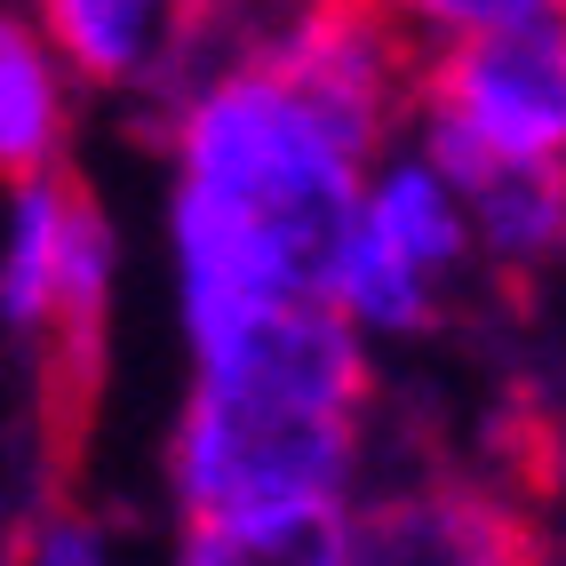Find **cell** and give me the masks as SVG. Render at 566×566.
<instances>
[{
  "label": "cell",
  "instance_id": "cell-1",
  "mask_svg": "<svg viewBox=\"0 0 566 566\" xmlns=\"http://www.w3.org/2000/svg\"><path fill=\"white\" fill-rule=\"evenodd\" d=\"M367 153L272 56L200 88L184 120V304L200 352L272 304H335Z\"/></svg>",
  "mask_w": 566,
  "mask_h": 566
},
{
  "label": "cell",
  "instance_id": "cell-2",
  "mask_svg": "<svg viewBox=\"0 0 566 566\" xmlns=\"http://www.w3.org/2000/svg\"><path fill=\"white\" fill-rule=\"evenodd\" d=\"M352 415L248 375H200V399L176 439V486L192 518H240L280 503H335L352 471Z\"/></svg>",
  "mask_w": 566,
  "mask_h": 566
},
{
  "label": "cell",
  "instance_id": "cell-3",
  "mask_svg": "<svg viewBox=\"0 0 566 566\" xmlns=\"http://www.w3.org/2000/svg\"><path fill=\"white\" fill-rule=\"evenodd\" d=\"M423 128L486 160H558L566 153V0L486 32H455L423 64Z\"/></svg>",
  "mask_w": 566,
  "mask_h": 566
},
{
  "label": "cell",
  "instance_id": "cell-4",
  "mask_svg": "<svg viewBox=\"0 0 566 566\" xmlns=\"http://www.w3.org/2000/svg\"><path fill=\"white\" fill-rule=\"evenodd\" d=\"M104 287H112L104 216L88 200V184L64 176L56 280H49L41 319H32V335H41V439H49L56 479L81 463V447H88V415H96V384H104Z\"/></svg>",
  "mask_w": 566,
  "mask_h": 566
},
{
  "label": "cell",
  "instance_id": "cell-5",
  "mask_svg": "<svg viewBox=\"0 0 566 566\" xmlns=\"http://www.w3.org/2000/svg\"><path fill=\"white\" fill-rule=\"evenodd\" d=\"M344 566H543V518L511 486L415 479L344 526Z\"/></svg>",
  "mask_w": 566,
  "mask_h": 566
},
{
  "label": "cell",
  "instance_id": "cell-6",
  "mask_svg": "<svg viewBox=\"0 0 566 566\" xmlns=\"http://www.w3.org/2000/svg\"><path fill=\"white\" fill-rule=\"evenodd\" d=\"M216 0H41L56 49L88 81H168Z\"/></svg>",
  "mask_w": 566,
  "mask_h": 566
},
{
  "label": "cell",
  "instance_id": "cell-7",
  "mask_svg": "<svg viewBox=\"0 0 566 566\" xmlns=\"http://www.w3.org/2000/svg\"><path fill=\"white\" fill-rule=\"evenodd\" d=\"M64 136V88L24 17H0V184H32L56 160Z\"/></svg>",
  "mask_w": 566,
  "mask_h": 566
},
{
  "label": "cell",
  "instance_id": "cell-8",
  "mask_svg": "<svg viewBox=\"0 0 566 566\" xmlns=\"http://www.w3.org/2000/svg\"><path fill=\"white\" fill-rule=\"evenodd\" d=\"M455 200L479 208V232L503 263H535L566 240V168L558 160H486Z\"/></svg>",
  "mask_w": 566,
  "mask_h": 566
},
{
  "label": "cell",
  "instance_id": "cell-9",
  "mask_svg": "<svg viewBox=\"0 0 566 566\" xmlns=\"http://www.w3.org/2000/svg\"><path fill=\"white\" fill-rule=\"evenodd\" d=\"M184 566H344V511L335 503H280V511L200 518Z\"/></svg>",
  "mask_w": 566,
  "mask_h": 566
},
{
  "label": "cell",
  "instance_id": "cell-10",
  "mask_svg": "<svg viewBox=\"0 0 566 566\" xmlns=\"http://www.w3.org/2000/svg\"><path fill=\"white\" fill-rule=\"evenodd\" d=\"M359 208L375 216V232H384L423 280L463 255V208H455V192H447L431 168H391L384 184H375V200H359Z\"/></svg>",
  "mask_w": 566,
  "mask_h": 566
},
{
  "label": "cell",
  "instance_id": "cell-11",
  "mask_svg": "<svg viewBox=\"0 0 566 566\" xmlns=\"http://www.w3.org/2000/svg\"><path fill=\"white\" fill-rule=\"evenodd\" d=\"M399 24H415L423 41H455V32H486V24H511V17H535L551 0H384Z\"/></svg>",
  "mask_w": 566,
  "mask_h": 566
},
{
  "label": "cell",
  "instance_id": "cell-12",
  "mask_svg": "<svg viewBox=\"0 0 566 566\" xmlns=\"http://www.w3.org/2000/svg\"><path fill=\"white\" fill-rule=\"evenodd\" d=\"M32 566H96V535L81 518H64V526H49V543L32 551Z\"/></svg>",
  "mask_w": 566,
  "mask_h": 566
},
{
  "label": "cell",
  "instance_id": "cell-13",
  "mask_svg": "<svg viewBox=\"0 0 566 566\" xmlns=\"http://www.w3.org/2000/svg\"><path fill=\"white\" fill-rule=\"evenodd\" d=\"M216 9H223V0H216Z\"/></svg>",
  "mask_w": 566,
  "mask_h": 566
}]
</instances>
